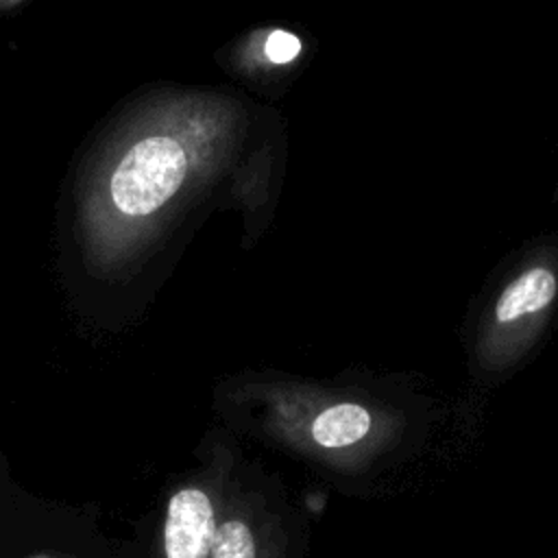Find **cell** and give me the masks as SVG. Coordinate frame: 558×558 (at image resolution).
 <instances>
[{
	"label": "cell",
	"mask_w": 558,
	"mask_h": 558,
	"mask_svg": "<svg viewBox=\"0 0 558 558\" xmlns=\"http://www.w3.org/2000/svg\"><path fill=\"white\" fill-rule=\"evenodd\" d=\"M211 558H301V541L270 519L233 508L220 514Z\"/></svg>",
	"instance_id": "cell-3"
},
{
	"label": "cell",
	"mask_w": 558,
	"mask_h": 558,
	"mask_svg": "<svg viewBox=\"0 0 558 558\" xmlns=\"http://www.w3.org/2000/svg\"><path fill=\"white\" fill-rule=\"evenodd\" d=\"M187 172L183 146L166 135L135 142L113 170L109 190L116 207L129 216H144L166 205Z\"/></svg>",
	"instance_id": "cell-1"
},
{
	"label": "cell",
	"mask_w": 558,
	"mask_h": 558,
	"mask_svg": "<svg viewBox=\"0 0 558 558\" xmlns=\"http://www.w3.org/2000/svg\"><path fill=\"white\" fill-rule=\"evenodd\" d=\"M371 429V414L357 403H338L312 423V438L325 449H340L362 440Z\"/></svg>",
	"instance_id": "cell-5"
},
{
	"label": "cell",
	"mask_w": 558,
	"mask_h": 558,
	"mask_svg": "<svg viewBox=\"0 0 558 558\" xmlns=\"http://www.w3.org/2000/svg\"><path fill=\"white\" fill-rule=\"evenodd\" d=\"M220 504L203 486L174 490L166 506L157 558H211Z\"/></svg>",
	"instance_id": "cell-2"
},
{
	"label": "cell",
	"mask_w": 558,
	"mask_h": 558,
	"mask_svg": "<svg viewBox=\"0 0 558 558\" xmlns=\"http://www.w3.org/2000/svg\"><path fill=\"white\" fill-rule=\"evenodd\" d=\"M556 294V277L551 270L536 266L519 275L499 296L495 316L499 323H508L534 312H541L551 303Z\"/></svg>",
	"instance_id": "cell-4"
},
{
	"label": "cell",
	"mask_w": 558,
	"mask_h": 558,
	"mask_svg": "<svg viewBox=\"0 0 558 558\" xmlns=\"http://www.w3.org/2000/svg\"><path fill=\"white\" fill-rule=\"evenodd\" d=\"M264 52L272 63H288L299 57L301 41L288 31H272L264 44Z\"/></svg>",
	"instance_id": "cell-6"
}]
</instances>
